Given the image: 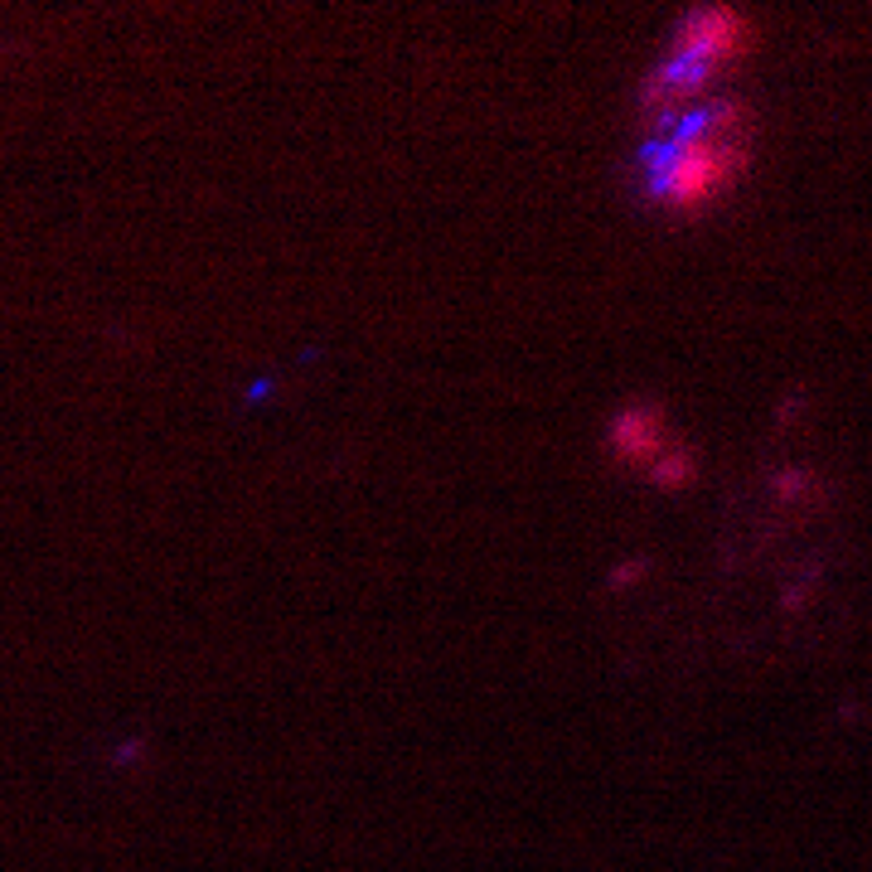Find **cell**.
<instances>
[{"label": "cell", "mask_w": 872, "mask_h": 872, "mask_svg": "<svg viewBox=\"0 0 872 872\" xmlns=\"http://www.w3.org/2000/svg\"><path fill=\"white\" fill-rule=\"evenodd\" d=\"M742 44V20L732 10H688L669 59L659 63L645 83V107L654 117H669L679 107H693V97L717 78V68L737 54Z\"/></svg>", "instance_id": "cell-1"}, {"label": "cell", "mask_w": 872, "mask_h": 872, "mask_svg": "<svg viewBox=\"0 0 872 872\" xmlns=\"http://www.w3.org/2000/svg\"><path fill=\"white\" fill-rule=\"evenodd\" d=\"M747 165L742 141H713V146H684L674 136L650 131L640 146V175L659 204H698L717 185H727Z\"/></svg>", "instance_id": "cell-2"}, {"label": "cell", "mask_w": 872, "mask_h": 872, "mask_svg": "<svg viewBox=\"0 0 872 872\" xmlns=\"http://www.w3.org/2000/svg\"><path fill=\"white\" fill-rule=\"evenodd\" d=\"M611 451L621 461H645L654 466L669 446H664V432H659V412L654 407H625L621 417L611 422Z\"/></svg>", "instance_id": "cell-3"}, {"label": "cell", "mask_w": 872, "mask_h": 872, "mask_svg": "<svg viewBox=\"0 0 872 872\" xmlns=\"http://www.w3.org/2000/svg\"><path fill=\"white\" fill-rule=\"evenodd\" d=\"M650 480L659 485V490H679V485H688V480H693V456H688L684 446H669V451L650 466Z\"/></svg>", "instance_id": "cell-4"}, {"label": "cell", "mask_w": 872, "mask_h": 872, "mask_svg": "<svg viewBox=\"0 0 872 872\" xmlns=\"http://www.w3.org/2000/svg\"><path fill=\"white\" fill-rule=\"evenodd\" d=\"M771 485H776L780 499H795V495H805L810 475H805V470H776V480H771Z\"/></svg>", "instance_id": "cell-5"}, {"label": "cell", "mask_w": 872, "mask_h": 872, "mask_svg": "<svg viewBox=\"0 0 872 872\" xmlns=\"http://www.w3.org/2000/svg\"><path fill=\"white\" fill-rule=\"evenodd\" d=\"M645 577V562L640 558H625L616 572H611V587H630V582H640Z\"/></svg>", "instance_id": "cell-6"}]
</instances>
